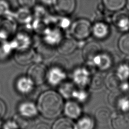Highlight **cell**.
I'll list each match as a JSON object with an SVG mask.
<instances>
[{"mask_svg": "<svg viewBox=\"0 0 129 129\" xmlns=\"http://www.w3.org/2000/svg\"><path fill=\"white\" fill-rule=\"evenodd\" d=\"M63 108V101L60 96L53 91L43 93L38 100V108L45 118L52 119L60 114Z\"/></svg>", "mask_w": 129, "mask_h": 129, "instance_id": "cell-1", "label": "cell"}, {"mask_svg": "<svg viewBox=\"0 0 129 129\" xmlns=\"http://www.w3.org/2000/svg\"><path fill=\"white\" fill-rule=\"evenodd\" d=\"M108 102L118 111L129 114V95L118 90L111 91L108 96Z\"/></svg>", "mask_w": 129, "mask_h": 129, "instance_id": "cell-2", "label": "cell"}, {"mask_svg": "<svg viewBox=\"0 0 129 129\" xmlns=\"http://www.w3.org/2000/svg\"><path fill=\"white\" fill-rule=\"evenodd\" d=\"M90 22L85 19H80L74 22L71 27V33L76 39L83 40L88 38L92 33Z\"/></svg>", "mask_w": 129, "mask_h": 129, "instance_id": "cell-3", "label": "cell"}, {"mask_svg": "<svg viewBox=\"0 0 129 129\" xmlns=\"http://www.w3.org/2000/svg\"><path fill=\"white\" fill-rule=\"evenodd\" d=\"M47 71L45 67L42 64H34L30 67L28 76L32 83L37 85L42 84L46 78Z\"/></svg>", "mask_w": 129, "mask_h": 129, "instance_id": "cell-4", "label": "cell"}, {"mask_svg": "<svg viewBox=\"0 0 129 129\" xmlns=\"http://www.w3.org/2000/svg\"><path fill=\"white\" fill-rule=\"evenodd\" d=\"M101 52V47L97 42L87 43L83 49V57L87 61H93L95 58Z\"/></svg>", "mask_w": 129, "mask_h": 129, "instance_id": "cell-5", "label": "cell"}, {"mask_svg": "<svg viewBox=\"0 0 129 129\" xmlns=\"http://www.w3.org/2000/svg\"><path fill=\"white\" fill-rule=\"evenodd\" d=\"M111 123L113 129H129V116L121 112L111 113Z\"/></svg>", "mask_w": 129, "mask_h": 129, "instance_id": "cell-6", "label": "cell"}, {"mask_svg": "<svg viewBox=\"0 0 129 129\" xmlns=\"http://www.w3.org/2000/svg\"><path fill=\"white\" fill-rule=\"evenodd\" d=\"M53 5L56 11L64 15L71 14L76 8L75 0H54Z\"/></svg>", "mask_w": 129, "mask_h": 129, "instance_id": "cell-7", "label": "cell"}, {"mask_svg": "<svg viewBox=\"0 0 129 129\" xmlns=\"http://www.w3.org/2000/svg\"><path fill=\"white\" fill-rule=\"evenodd\" d=\"M112 21L115 27L121 31L129 30V17L125 13L117 12L112 18Z\"/></svg>", "mask_w": 129, "mask_h": 129, "instance_id": "cell-8", "label": "cell"}, {"mask_svg": "<svg viewBox=\"0 0 129 129\" xmlns=\"http://www.w3.org/2000/svg\"><path fill=\"white\" fill-rule=\"evenodd\" d=\"M97 67L101 71L109 69L113 64V59L111 56L107 53L101 52L93 60Z\"/></svg>", "mask_w": 129, "mask_h": 129, "instance_id": "cell-9", "label": "cell"}, {"mask_svg": "<svg viewBox=\"0 0 129 129\" xmlns=\"http://www.w3.org/2000/svg\"><path fill=\"white\" fill-rule=\"evenodd\" d=\"M77 44L74 40L71 38L66 37L61 39L58 44V52L63 55L72 53L76 49Z\"/></svg>", "mask_w": 129, "mask_h": 129, "instance_id": "cell-10", "label": "cell"}, {"mask_svg": "<svg viewBox=\"0 0 129 129\" xmlns=\"http://www.w3.org/2000/svg\"><path fill=\"white\" fill-rule=\"evenodd\" d=\"M15 57L18 63L20 64L25 65L33 61L34 54L31 49H22L18 51L16 53Z\"/></svg>", "mask_w": 129, "mask_h": 129, "instance_id": "cell-11", "label": "cell"}, {"mask_svg": "<svg viewBox=\"0 0 129 129\" xmlns=\"http://www.w3.org/2000/svg\"><path fill=\"white\" fill-rule=\"evenodd\" d=\"M109 32L108 25L103 22H98L92 27V33L97 38L102 39L106 38Z\"/></svg>", "mask_w": 129, "mask_h": 129, "instance_id": "cell-12", "label": "cell"}, {"mask_svg": "<svg viewBox=\"0 0 129 129\" xmlns=\"http://www.w3.org/2000/svg\"><path fill=\"white\" fill-rule=\"evenodd\" d=\"M111 112L106 107L98 108L95 112V118L97 122L102 125H106L110 120Z\"/></svg>", "mask_w": 129, "mask_h": 129, "instance_id": "cell-13", "label": "cell"}, {"mask_svg": "<svg viewBox=\"0 0 129 129\" xmlns=\"http://www.w3.org/2000/svg\"><path fill=\"white\" fill-rule=\"evenodd\" d=\"M121 81L117 76L115 72L108 73L104 78V84L111 91L119 90Z\"/></svg>", "mask_w": 129, "mask_h": 129, "instance_id": "cell-14", "label": "cell"}, {"mask_svg": "<svg viewBox=\"0 0 129 129\" xmlns=\"http://www.w3.org/2000/svg\"><path fill=\"white\" fill-rule=\"evenodd\" d=\"M19 111L21 115L26 117H32L37 114V109L34 104L30 102H24L19 106Z\"/></svg>", "mask_w": 129, "mask_h": 129, "instance_id": "cell-15", "label": "cell"}, {"mask_svg": "<svg viewBox=\"0 0 129 129\" xmlns=\"http://www.w3.org/2000/svg\"><path fill=\"white\" fill-rule=\"evenodd\" d=\"M64 113L69 117L77 118L81 114V109L77 103L73 101H69L66 104Z\"/></svg>", "mask_w": 129, "mask_h": 129, "instance_id": "cell-16", "label": "cell"}, {"mask_svg": "<svg viewBox=\"0 0 129 129\" xmlns=\"http://www.w3.org/2000/svg\"><path fill=\"white\" fill-rule=\"evenodd\" d=\"M104 6L108 11L117 12L125 5L126 0H102Z\"/></svg>", "mask_w": 129, "mask_h": 129, "instance_id": "cell-17", "label": "cell"}, {"mask_svg": "<svg viewBox=\"0 0 129 129\" xmlns=\"http://www.w3.org/2000/svg\"><path fill=\"white\" fill-rule=\"evenodd\" d=\"M115 73L121 81L129 80V64L126 62L120 63L116 69Z\"/></svg>", "mask_w": 129, "mask_h": 129, "instance_id": "cell-18", "label": "cell"}, {"mask_svg": "<svg viewBox=\"0 0 129 129\" xmlns=\"http://www.w3.org/2000/svg\"><path fill=\"white\" fill-rule=\"evenodd\" d=\"M52 129H76V126L70 119L61 118L54 123Z\"/></svg>", "mask_w": 129, "mask_h": 129, "instance_id": "cell-19", "label": "cell"}, {"mask_svg": "<svg viewBox=\"0 0 129 129\" xmlns=\"http://www.w3.org/2000/svg\"><path fill=\"white\" fill-rule=\"evenodd\" d=\"M94 127V121L89 116H84L81 117L78 121L76 129H93Z\"/></svg>", "mask_w": 129, "mask_h": 129, "instance_id": "cell-20", "label": "cell"}, {"mask_svg": "<svg viewBox=\"0 0 129 129\" xmlns=\"http://www.w3.org/2000/svg\"><path fill=\"white\" fill-rule=\"evenodd\" d=\"M118 46L123 54L129 55V33L123 34L119 39Z\"/></svg>", "mask_w": 129, "mask_h": 129, "instance_id": "cell-21", "label": "cell"}, {"mask_svg": "<svg viewBox=\"0 0 129 129\" xmlns=\"http://www.w3.org/2000/svg\"><path fill=\"white\" fill-rule=\"evenodd\" d=\"M33 84L29 79L21 78L19 79L17 83V87L21 93H26L31 90Z\"/></svg>", "mask_w": 129, "mask_h": 129, "instance_id": "cell-22", "label": "cell"}, {"mask_svg": "<svg viewBox=\"0 0 129 129\" xmlns=\"http://www.w3.org/2000/svg\"><path fill=\"white\" fill-rule=\"evenodd\" d=\"M104 84V78L101 74H96L91 80V86L93 89H99Z\"/></svg>", "mask_w": 129, "mask_h": 129, "instance_id": "cell-23", "label": "cell"}, {"mask_svg": "<svg viewBox=\"0 0 129 129\" xmlns=\"http://www.w3.org/2000/svg\"><path fill=\"white\" fill-rule=\"evenodd\" d=\"M18 11L16 15L17 19L21 22H27L30 19V15L28 9L24 8Z\"/></svg>", "mask_w": 129, "mask_h": 129, "instance_id": "cell-24", "label": "cell"}, {"mask_svg": "<svg viewBox=\"0 0 129 129\" xmlns=\"http://www.w3.org/2000/svg\"><path fill=\"white\" fill-rule=\"evenodd\" d=\"M63 58L56 57L52 61V65L54 68H57L59 70H65L67 67V62Z\"/></svg>", "mask_w": 129, "mask_h": 129, "instance_id": "cell-25", "label": "cell"}, {"mask_svg": "<svg viewBox=\"0 0 129 129\" xmlns=\"http://www.w3.org/2000/svg\"><path fill=\"white\" fill-rule=\"evenodd\" d=\"M10 11L9 4L5 0H0V16H4L8 15Z\"/></svg>", "mask_w": 129, "mask_h": 129, "instance_id": "cell-26", "label": "cell"}, {"mask_svg": "<svg viewBox=\"0 0 129 129\" xmlns=\"http://www.w3.org/2000/svg\"><path fill=\"white\" fill-rule=\"evenodd\" d=\"M18 2L22 8L28 9L34 6L36 0H18Z\"/></svg>", "mask_w": 129, "mask_h": 129, "instance_id": "cell-27", "label": "cell"}, {"mask_svg": "<svg viewBox=\"0 0 129 129\" xmlns=\"http://www.w3.org/2000/svg\"><path fill=\"white\" fill-rule=\"evenodd\" d=\"M6 112V106L3 101L0 100V118L2 117Z\"/></svg>", "mask_w": 129, "mask_h": 129, "instance_id": "cell-28", "label": "cell"}, {"mask_svg": "<svg viewBox=\"0 0 129 129\" xmlns=\"http://www.w3.org/2000/svg\"><path fill=\"white\" fill-rule=\"evenodd\" d=\"M33 129H50L49 126L45 123H39L36 125Z\"/></svg>", "mask_w": 129, "mask_h": 129, "instance_id": "cell-29", "label": "cell"}, {"mask_svg": "<svg viewBox=\"0 0 129 129\" xmlns=\"http://www.w3.org/2000/svg\"><path fill=\"white\" fill-rule=\"evenodd\" d=\"M41 1L46 5H51L54 2V0H41Z\"/></svg>", "mask_w": 129, "mask_h": 129, "instance_id": "cell-30", "label": "cell"}, {"mask_svg": "<svg viewBox=\"0 0 129 129\" xmlns=\"http://www.w3.org/2000/svg\"><path fill=\"white\" fill-rule=\"evenodd\" d=\"M125 5H126V7L127 10L129 11V0H126Z\"/></svg>", "mask_w": 129, "mask_h": 129, "instance_id": "cell-31", "label": "cell"}, {"mask_svg": "<svg viewBox=\"0 0 129 129\" xmlns=\"http://www.w3.org/2000/svg\"><path fill=\"white\" fill-rule=\"evenodd\" d=\"M128 82H129V81H128Z\"/></svg>", "mask_w": 129, "mask_h": 129, "instance_id": "cell-32", "label": "cell"}]
</instances>
